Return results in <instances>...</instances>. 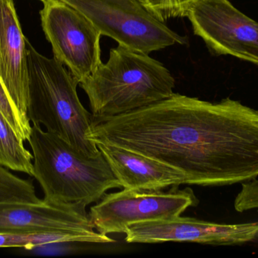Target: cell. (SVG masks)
Here are the masks:
<instances>
[{
  "label": "cell",
  "instance_id": "1",
  "mask_svg": "<svg viewBox=\"0 0 258 258\" xmlns=\"http://www.w3.org/2000/svg\"><path fill=\"white\" fill-rule=\"evenodd\" d=\"M88 139L170 165L186 184L223 186L258 177V111L230 98L173 93L142 109L93 118Z\"/></svg>",
  "mask_w": 258,
  "mask_h": 258
},
{
  "label": "cell",
  "instance_id": "2",
  "mask_svg": "<svg viewBox=\"0 0 258 258\" xmlns=\"http://www.w3.org/2000/svg\"><path fill=\"white\" fill-rule=\"evenodd\" d=\"M33 156V174L44 200L86 208L122 185L100 152L85 156L66 141L33 124L28 139Z\"/></svg>",
  "mask_w": 258,
  "mask_h": 258
},
{
  "label": "cell",
  "instance_id": "3",
  "mask_svg": "<svg viewBox=\"0 0 258 258\" xmlns=\"http://www.w3.org/2000/svg\"><path fill=\"white\" fill-rule=\"evenodd\" d=\"M175 80L171 72L148 54L118 45L106 63L81 87L89 97L93 118L133 112L171 96Z\"/></svg>",
  "mask_w": 258,
  "mask_h": 258
},
{
  "label": "cell",
  "instance_id": "4",
  "mask_svg": "<svg viewBox=\"0 0 258 258\" xmlns=\"http://www.w3.org/2000/svg\"><path fill=\"white\" fill-rule=\"evenodd\" d=\"M27 117L34 125H43L82 154L89 157L101 151L88 139L93 116L77 94L80 83L55 58L45 57L27 40Z\"/></svg>",
  "mask_w": 258,
  "mask_h": 258
},
{
  "label": "cell",
  "instance_id": "5",
  "mask_svg": "<svg viewBox=\"0 0 258 258\" xmlns=\"http://www.w3.org/2000/svg\"><path fill=\"white\" fill-rule=\"evenodd\" d=\"M84 14L101 35L119 45L150 54L170 45L186 43L146 8L142 0H61Z\"/></svg>",
  "mask_w": 258,
  "mask_h": 258
},
{
  "label": "cell",
  "instance_id": "6",
  "mask_svg": "<svg viewBox=\"0 0 258 258\" xmlns=\"http://www.w3.org/2000/svg\"><path fill=\"white\" fill-rule=\"evenodd\" d=\"M178 187L168 192L123 189L106 193L91 208L89 218L95 230L104 235L125 233L138 223L174 219L199 204L192 189Z\"/></svg>",
  "mask_w": 258,
  "mask_h": 258
},
{
  "label": "cell",
  "instance_id": "7",
  "mask_svg": "<svg viewBox=\"0 0 258 258\" xmlns=\"http://www.w3.org/2000/svg\"><path fill=\"white\" fill-rule=\"evenodd\" d=\"M41 22L54 58L64 65L79 83L101 65L102 36L95 24L78 9L61 0H42Z\"/></svg>",
  "mask_w": 258,
  "mask_h": 258
},
{
  "label": "cell",
  "instance_id": "8",
  "mask_svg": "<svg viewBox=\"0 0 258 258\" xmlns=\"http://www.w3.org/2000/svg\"><path fill=\"white\" fill-rule=\"evenodd\" d=\"M186 17L194 33L212 53L234 56L258 66V22L229 0H199Z\"/></svg>",
  "mask_w": 258,
  "mask_h": 258
},
{
  "label": "cell",
  "instance_id": "9",
  "mask_svg": "<svg viewBox=\"0 0 258 258\" xmlns=\"http://www.w3.org/2000/svg\"><path fill=\"white\" fill-rule=\"evenodd\" d=\"M128 243L196 242L212 245H242L258 236V221L220 224L190 218L138 223L125 232Z\"/></svg>",
  "mask_w": 258,
  "mask_h": 258
},
{
  "label": "cell",
  "instance_id": "10",
  "mask_svg": "<svg viewBox=\"0 0 258 258\" xmlns=\"http://www.w3.org/2000/svg\"><path fill=\"white\" fill-rule=\"evenodd\" d=\"M86 208L51 202H0V234L95 230Z\"/></svg>",
  "mask_w": 258,
  "mask_h": 258
},
{
  "label": "cell",
  "instance_id": "11",
  "mask_svg": "<svg viewBox=\"0 0 258 258\" xmlns=\"http://www.w3.org/2000/svg\"><path fill=\"white\" fill-rule=\"evenodd\" d=\"M27 42L13 0H0V79L18 113L30 121Z\"/></svg>",
  "mask_w": 258,
  "mask_h": 258
},
{
  "label": "cell",
  "instance_id": "12",
  "mask_svg": "<svg viewBox=\"0 0 258 258\" xmlns=\"http://www.w3.org/2000/svg\"><path fill=\"white\" fill-rule=\"evenodd\" d=\"M96 145L123 189L159 191L186 184L184 174L163 162L116 145Z\"/></svg>",
  "mask_w": 258,
  "mask_h": 258
},
{
  "label": "cell",
  "instance_id": "13",
  "mask_svg": "<svg viewBox=\"0 0 258 258\" xmlns=\"http://www.w3.org/2000/svg\"><path fill=\"white\" fill-rule=\"evenodd\" d=\"M115 241L99 232H50L39 233H3L0 234V248H39L52 244L112 243Z\"/></svg>",
  "mask_w": 258,
  "mask_h": 258
},
{
  "label": "cell",
  "instance_id": "14",
  "mask_svg": "<svg viewBox=\"0 0 258 258\" xmlns=\"http://www.w3.org/2000/svg\"><path fill=\"white\" fill-rule=\"evenodd\" d=\"M0 112V165L33 177V156Z\"/></svg>",
  "mask_w": 258,
  "mask_h": 258
},
{
  "label": "cell",
  "instance_id": "15",
  "mask_svg": "<svg viewBox=\"0 0 258 258\" xmlns=\"http://www.w3.org/2000/svg\"><path fill=\"white\" fill-rule=\"evenodd\" d=\"M33 182L23 180L0 165V202L39 203Z\"/></svg>",
  "mask_w": 258,
  "mask_h": 258
},
{
  "label": "cell",
  "instance_id": "16",
  "mask_svg": "<svg viewBox=\"0 0 258 258\" xmlns=\"http://www.w3.org/2000/svg\"><path fill=\"white\" fill-rule=\"evenodd\" d=\"M199 0H142L147 9L159 21L186 17L194 3Z\"/></svg>",
  "mask_w": 258,
  "mask_h": 258
},
{
  "label": "cell",
  "instance_id": "17",
  "mask_svg": "<svg viewBox=\"0 0 258 258\" xmlns=\"http://www.w3.org/2000/svg\"><path fill=\"white\" fill-rule=\"evenodd\" d=\"M0 112L4 115L11 127L24 142L28 139L32 126L30 121H26L18 113L9 98V94L0 79Z\"/></svg>",
  "mask_w": 258,
  "mask_h": 258
},
{
  "label": "cell",
  "instance_id": "18",
  "mask_svg": "<svg viewBox=\"0 0 258 258\" xmlns=\"http://www.w3.org/2000/svg\"><path fill=\"white\" fill-rule=\"evenodd\" d=\"M234 207L240 213L258 209L257 180L242 183V189L235 199Z\"/></svg>",
  "mask_w": 258,
  "mask_h": 258
},
{
  "label": "cell",
  "instance_id": "19",
  "mask_svg": "<svg viewBox=\"0 0 258 258\" xmlns=\"http://www.w3.org/2000/svg\"><path fill=\"white\" fill-rule=\"evenodd\" d=\"M41 1H42V0H41Z\"/></svg>",
  "mask_w": 258,
  "mask_h": 258
}]
</instances>
